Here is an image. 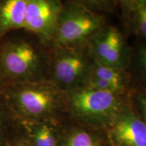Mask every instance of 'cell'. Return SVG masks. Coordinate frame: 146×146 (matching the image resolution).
<instances>
[{"label": "cell", "instance_id": "cell-2", "mask_svg": "<svg viewBox=\"0 0 146 146\" xmlns=\"http://www.w3.org/2000/svg\"><path fill=\"white\" fill-rule=\"evenodd\" d=\"M19 121H63L66 94L50 81L10 84L1 95Z\"/></svg>", "mask_w": 146, "mask_h": 146}, {"label": "cell", "instance_id": "cell-6", "mask_svg": "<svg viewBox=\"0 0 146 146\" xmlns=\"http://www.w3.org/2000/svg\"><path fill=\"white\" fill-rule=\"evenodd\" d=\"M95 62L107 66L128 70L133 52L123 33L114 26L106 25L91 38L87 44Z\"/></svg>", "mask_w": 146, "mask_h": 146}, {"label": "cell", "instance_id": "cell-16", "mask_svg": "<svg viewBox=\"0 0 146 146\" xmlns=\"http://www.w3.org/2000/svg\"><path fill=\"white\" fill-rule=\"evenodd\" d=\"M131 102L137 112L146 124V87H139L130 97Z\"/></svg>", "mask_w": 146, "mask_h": 146}, {"label": "cell", "instance_id": "cell-18", "mask_svg": "<svg viewBox=\"0 0 146 146\" xmlns=\"http://www.w3.org/2000/svg\"><path fill=\"white\" fill-rule=\"evenodd\" d=\"M8 85H10V83H9L4 69L3 68L1 60H0V96L2 94L3 91L5 90V89Z\"/></svg>", "mask_w": 146, "mask_h": 146}, {"label": "cell", "instance_id": "cell-14", "mask_svg": "<svg viewBox=\"0 0 146 146\" xmlns=\"http://www.w3.org/2000/svg\"><path fill=\"white\" fill-rule=\"evenodd\" d=\"M19 129V121L0 96V146H10Z\"/></svg>", "mask_w": 146, "mask_h": 146}, {"label": "cell", "instance_id": "cell-5", "mask_svg": "<svg viewBox=\"0 0 146 146\" xmlns=\"http://www.w3.org/2000/svg\"><path fill=\"white\" fill-rule=\"evenodd\" d=\"M93 63L87 45L51 49L48 81L65 93L83 88Z\"/></svg>", "mask_w": 146, "mask_h": 146}, {"label": "cell", "instance_id": "cell-1", "mask_svg": "<svg viewBox=\"0 0 146 146\" xmlns=\"http://www.w3.org/2000/svg\"><path fill=\"white\" fill-rule=\"evenodd\" d=\"M51 48L23 29L0 43V60L10 84L48 81Z\"/></svg>", "mask_w": 146, "mask_h": 146}, {"label": "cell", "instance_id": "cell-4", "mask_svg": "<svg viewBox=\"0 0 146 146\" xmlns=\"http://www.w3.org/2000/svg\"><path fill=\"white\" fill-rule=\"evenodd\" d=\"M106 25L104 14L93 10L85 1H62L50 48L86 46Z\"/></svg>", "mask_w": 146, "mask_h": 146}, {"label": "cell", "instance_id": "cell-10", "mask_svg": "<svg viewBox=\"0 0 146 146\" xmlns=\"http://www.w3.org/2000/svg\"><path fill=\"white\" fill-rule=\"evenodd\" d=\"M63 121L45 120L19 123L30 146H58Z\"/></svg>", "mask_w": 146, "mask_h": 146}, {"label": "cell", "instance_id": "cell-13", "mask_svg": "<svg viewBox=\"0 0 146 146\" xmlns=\"http://www.w3.org/2000/svg\"><path fill=\"white\" fill-rule=\"evenodd\" d=\"M90 76L113 84L120 92L124 94H127V91L131 81V76L128 70L107 66L94 60L91 66L89 77Z\"/></svg>", "mask_w": 146, "mask_h": 146}, {"label": "cell", "instance_id": "cell-11", "mask_svg": "<svg viewBox=\"0 0 146 146\" xmlns=\"http://www.w3.org/2000/svg\"><path fill=\"white\" fill-rule=\"evenodd\" d=\"M27 0H0V43L7 35L23 29Z\"/></svg>", "mask_w": 146, "mask_h": 146}, {"label": "cell", "instance_id": "cell-9", "mask_svg": "<svg viewBox=\"0 0 146 146\" xmlns=\"http://www.w3.org/2000/svg\"><path fill=\"white\" fill-rule=\"evenodd\" d=\"M58 146H112L106 132L93 130L66 118Z\"/></svg>", "mask_w": 146, "mask_h": 146}, {"label": "cell", "instance_id": "cell-3", "mask_svg": "<svg viewBox=\"0 0 146 146\" xmlns=\"http://www.w3.org/2000/svg\"><path fill=\"white\" fill-rule=\"evenodd\" d=\"M66 94L67 118L85 127L105 132L131 101L127 94L87 87Z\"/></svg>", "mask_w": 146, "mask_h": 146}, {"label": "cell", "instance_id": "cell-15", "mask_svg": "<svg viewBox=\"0 0 146 146\" xmlns=\"http://www.w3.org/2000/svg\"><path fill=\"white\" fill-rule=\"evenodd\" d=\"M134 57L136 68L141 82L139 87H146V42L143 41L138 45Z\"/></svg>", "mask_w": 146, "mask_h": 146}, {"label": "cell", "instance_id": "cell-7", "mask_svg": "<svg viewBox=\"0 0 146 146\" xmlns=\"http://www.w3.org/2000/svg\"><path fill=\"white\" fill-rule=\"evenodd\" d=\"M62 5V1L58 0H27L23 29L50 47Z\"/></svg>", "mask_w": 146, "mask_h": 146}, {"label": "cell", "instance_id": "cell-12", "mask_svg": "<svg viewBox=\"0 0 146 146\" xmlns=\"http://www.w3.org/2000/svg\"><path fill=\"white\" fill-rule=\"evenodd\" d=\"M118 4L127 29L146 42V0H121Z\"/></svg>", "mask_w": 146, "mask_h": 146}, {"label": "cell", "instance_id": "cell-17", "mask_svg": "<svg viewBox=\"0 0 146 146\" xmlns=\"http://www.w3.org/2000/svg\"><path fill=\"white\" fill-rule=\"evenodd\" d=\"M10 146H30L25 135H24L21 125H20L19 131L16 134L15 137L14 138L13 141L10 143Z\"/></svg>", "mask_w": 146, "mask_h": 146}, {"label": "cell", "instance_id": "cell-8", "mask_svg": "<svg viewBox=\"0 0 146 146\" xmlns=\"http://www.w3.org/2000/svg\"><path fill=\"white\" fill-rule=\"evenodd\" d=\"M106 134L112 146H146V124L131 101L115 118Z\"/></svg>", "mask_w": 146, "mask_h": 146}]
</instances>
